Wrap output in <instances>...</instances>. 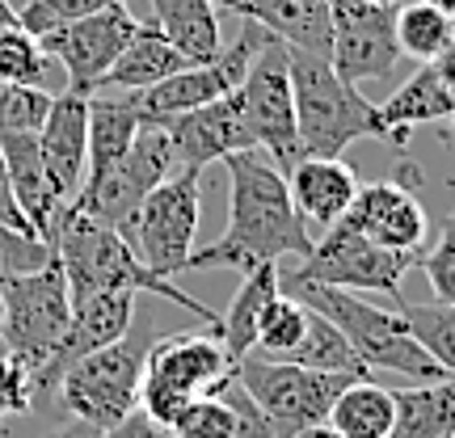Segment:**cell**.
Returning a JSON list of instances; mask_svg holds the SVG:
<instances>
[{"label": "cell", "mask_w": 455, "mask_h": 438, "mask_svg": "<svg viewBox=\"0 0 455 438\" xmlns=\"http://www.w3.org/2000/svg\"><path fill=\"white\" fill-rule=\"evenodd\" d=\"M447 438H455V430H451V434H447Z\"/></svg>", "instance_id": "49"}, {"label": "cell", "mask_w": 455, "mask_h": 438, "mask_svg": "<svg viewBox=\"0 0 455 438\" xmlns=\"http://www.w3.org/2000/svg\"><path fill=\"white\" fill-rule=\"evenodd\" d=\"M283 291L295 295L304 308L321 312L325 321H333L346 333V341L355 346V354L363 358V367H371V375H401L409 384L451 379L409 333V321L401 316V308H375L358 291H341V287L308 283V278L295 275H283Z\"/></svg>", "instance_id": "3"}, {"label": "cell", "mask_w": 455, "mask_h": 438, "mask_svg": "<svg viewBox=\"0 0 455 438\" xmlns=\"http://www.w3.org/2000/svg\"><path fill=\"white\" fill-rule=\"evenodd\" d=\"M232 371L249 388V396L261 405V413L270 418L278 438H295L304 430L325 426L341 388L363 379V375L346 371H312V367H299V362H287V358H266L258 350H249Z\"/></svg>", "instance_id": "6"}, {"label": "cell", "mask_w": 455, "mask_h": 438, "mask_svg": "<svg viewBox=\"0 0 455 438\" xmlns=\"http://www.w3.org/2000/svg\"><path fill=\"white\" fill-rule=\"evenodd\" d=\"M435 72H439V81L451 89V98H455V38L443 47V55L435 60Z\"/></svg>", "instance_id": "39"}, {"label": "cell", "mask_w": 455, "mask_h": 438, "mask_svg": "<svg viewBox=\"0 0 455 438\" xmlns=\"http://www.w3.org/2000/svg\"><path fill=\"white\" fill-rule=\"evenodd\" d=\"M152 341H156L152 329L131 325L127 338L76 358L55 388L60 409L93 430H114L118 422H127L140 409V384H144V362Z\"/></svg>", "instance_id": "5"}, {"label": "cell", "mask_w": 455, "mask_h": 438, "mask_svg": "<svg viewBox=\"0 0 455 438\" xmlns=\"http://www.w3.org/2000/svg\"><path fill=\"white\" fill-rule=\"evenodd\" d=\"M371 4H388V9H396V4H405V0H371Z\"/></svg>", "instance_id": "45"}, {"label": "cell", "mask_w": 455, "mask_h": 438, "mask_svg": "<svg viewBox=\"0 0 455 438\" xmlns=\"http://www.w3.org/2000/svg\"><path fill=\"white\" fill-rule=\"evenodd\" d=\"M304 329H308V308L295 299V295L278 291L270 304H266V312H261L258 321V354L266 358H287L299 346V338H304Z\"/></svg>", "instance_id": "32"}, {"label": "cell", "mask_w": 455, "mask_h": 438, "mask_svg": "<svg viewBox=\"0 0 455 438\" xmlns=\"http://www.w3.org/2000/svg\"><path fill=\"white\" fill-rule=\"evenodd\" d=\"M287 68H291L299 156H341L358 139L392 144L379 106L363 98L355 84L341 81L329 55L287 47Z\"/></svg>", "instance_id": "4"}, {"label": "cell", "mask_w": 455, "mask_h": 438, "mask_svg": "<svg viewBox=\"0 0 455 438\" xmlns=\"http://www.w3.org/2000/svg\"><path fill=\"white\" fill-rule=\"evenodd\" d=\"M181 68H190V60H186L152 21H140V30L131 34V43L123 47V55H118L114 68L101 76L98 93H140V89L173 76Z\"/></svg>", "instance_id": "22"}, {"label": "cell", "mask_w": 455, "mask_h": 438, "mask_svg": "<svg viewBox=\"0 0 455 438\" xmlns=\"http://www.w3.org/2000/svg\"><path fill=\"white\" fill-rule=\"evenodd\" d=\"M47 241H51V249H55L60 266H64L72 304H76V299H89V295H98V291H140V295H161L169 304L195 312L207 329L220 325V312L207 308L195 295H186L181 287H173V278L152 275L144 261H140V253L127 244L123 232L89 219V215L76 211L72 203L55 215V227H51Z\"/></svg>", "instance_id": "2"}, {"label": "cell", "mask_w": 455, "mask_h": 438, "mask_svg": "<svg viewBox=\"0 0 455 438\" xmlns=\"http://www.w3.org/2000/svg\"><path fill=\"white\" fill-rule=\"evenodd\" d=\"M278 291H283V270H278V261H261V266H253V270L241 278L236 295H232L228 308L220 312L215 338L224 341L232 367L258 346V321H261V312H266V304H270Z\"/></svg>", "instance_id": "21"}, {"label": "cell", "mask_w": 455, "mask_h": 438, "mask_svg": "<svg viewBox=\"0 0 455 438\" xmlns=\"http://www.w3.org/2000/svg\"><path fill=\"white\" fill-rule=\"evenodd\" d=\"M418 270L426 275L435 299H443V304H451L455 308V207H451V215L443 219L439 241L430 244V249H422Z\"/></svg>", "instance_id": "36"}, {"label": "cell", "mask_w": 455, "mask_h": 438, "mask_svg": "<svg viewBox=\"0 0 455 438\" xmlns=\"http://www.w3.org/2000/svg\"><path fill=\"white\" fill-rule=\"evenodd\" d=\"M287 190H291V203L304 215V224L325 232L350 211L358 195V178L341 156H299L287 169Z\"/></svg>", "instance_id": "18"}, {"label": "cell", "mask_w": 455, "mask_h": 438, "mask_svg": "<svg viewBox=\"0 0 455 438\" xmlns=\"http://www.w3.org/2000/svg\"><path fill=\"white\" fill-rule=\"evenodd\" d=\"M198 219H203V169H173L140 203L123 236L152 275L178 278L190 275V253L198 249Z\"/></svg>", "instance_id": "7"}, {"label": "cell", "mask_w": 455, "mask_h": 438, "mask_svg": "<svg viewBox=\"0 0 455 438\" xmlns=\"http://www.w3.org/2000/svg\"><path fill=\"white\" fill-rule=\"evenodd\" d=\"M0 325H4V295H0Z\"/></svg>", "instance_id": "46"}, {"label": "cell", "mask_w": 455, "mask_h": 438, "mask_svg": "<svg viewBox=\"0 0 455 438\" xmlns=\"http://www.w3.org/2000/svg\"><path fill=\"white\" fill-rule=\"evenodd\" d=\"M329 64L346 84L388 81L401 64L396 9L371 0H333V47Z\"/></svg>", "instance_id": "14"}, {"label": "cell", "mask_w": 455, "mask_h": 438, "mask_svg": "<svg viewBox=\"0 0 455 438\" xmlns=\"http://www.w3.org/2000/svg\"><path fill=\"white\" fill-rule=\"evenodd\" d=\"M55 60H51L43 43L34 38L21 21L0 30V84H26V89H47L55 76Z\"/></svg>", "instance_id": "30"}, {"label": "cell", "mask_w": 455, "mask_h": 438, "mask_svg": "<svg viewBox=\"0 0 455 438\" xmlns=\"http://www.w3.org/2000/svg\"><path fill=\"white\" fill-rule=\"evenodd\" d=\"M114 4H127V0H26V4L17 9V21L38 38V34L55 30V26L93 17V13H101V9H114Z\"/></svg>", "instance_id": "35"}, {"label": "cell", "mask_w": 455, "mask_h": 438, "mask_svg": "<svg viewBox=\"0 0 455 438\" xmlns=\"http://www.w3.org/2000/svg\"><path fill=\"white\" fill-rule=\"evenodd\" d=\"M430 4H435V9H443V13H451V17H455V0H430Z\"/></svg>", "instance_id": "44"}, {"label": "cell", "mask_w": 455, "mask_h": 438, "mask_svg": "<svg viewBox=\"0 0 455 438\" xmlns=\"http://www.w3.org/2000/svg\"><path fill=\"white\" fill-rule=\"evenodd\" d=\"M409 181H413V173L358 186L355 203H350V211L341 215V219H350L363 236H371L375 244H384L392 253L422 258L430 224H426V211H422V203H418V195H413Z\"/></svg>", "instance_id": "15"}, {"label": "cell", "mask_w": 455, "mask_h": 438, "mask_svg": "<svg viewBox=\"0 0 455 438\" xmlns=\"http://www.w3.org/2000/svg\"><path fill=\"white\" fill-rule=\"evenodd\" d=\"M38 152L47 164V178L60 203H72L84 186V161H89V98L60 89L51 98V110L38 127Z\"/></svg>", "instance_id": "17"}, {"label": "cell", "mask_w": 455, "mask_h": 438, "mask_svg": "<svg viewBox=\"0 0 455 438\" xmlns=\"http://www.w3.org/2000/svg\"><path fill=\"white\" fill-rule=\"evenodd\" d=\"M241 17L258 21L291 51L329 55L333 47V0H244Z\"/></svg>", "instance_id": "20"}, {"label": "cell", "mask_w": 455, "mask_h": 438, "mask_svg": "<svg viewBox=\"0 0 455 438\" xmlns=\"http://www.w3.org/2000/svg\"><path fill=\"white\" fill-rule=\"evenodd\" d=\"M212 4H215V9H232V13H241L244 0H212Z\"/></svg>", "instance_id": "43"}, {"label": "cell", "mask_w": 455, "mask_h": 438, "mask_svg": "<svg viewBox=\"0 0 455 438\" xmlns=\"http://www.w3.org/2000/svg\"><path fill=\"white\" fill-rule=\"evenodd\" d=\"M173 438H244V430L236 409L220 392H203L181 409V418L173 422Z\"/></svg>", "instance_id": "33"}, {"label": "cell", "mask_w": 455, "mask_h": 438, "mask_svg": "<svg viewBox=\"0 0 455 438\" xmlns=\"http://www.w3.org/2000/svg\"><path fill=\"white\" fill-rule=\"evenodd\" d=\"M152 26L190 60V64H212L224 51L220 17L212 0H152Z\"/></svg>", "instance_id": "25"}, {"label": "cell", "mask_w": 455, "mask_h": 438, "mask_svg": "<svg viewBox=\"0 0 455 438\" xmlns=\"http://www.w3.org/2000/svg\"><path fill=\"white\" fill-rule=\"evenodd\" d=\"M228 169V227L207 249L190 253V270H236L249 275L261 261L308 258L312 236L304 215L295 211L287 173L261 147L232 152Z\"/></svg>", "instance_id": "1"}, {"label": "cell", "mask_w": 455, "mask_h": 438, "mask_svg": "<svg viewBox=\"0 0 455 438\" xmlns=\"http://www.w3.org/2000/svg\"><path fill=\"white\" fill-rule=\"evenodd\" d=\"M396 304H401V316L409 321V333L418 338V346L455 379V308L443 299H430V304L396 299Z\"/></svg>", "instance_id": "31"}, {"label": "cell", "mask_w": 455, "mask_h": 438, "mask_svg": "<svg viewBox=\"0 0 455 438\" xmlns=\"http://www.w3.org/2000/svg\"><path fill=\"white\" fill-rule=\"evenodd\" d=\"M135 30H140V17L131 13L127 4H114V9H101L93 17H81V21H68V26L38 34V43L60 64L68 93L89 98V93H98L101 76L114 68V60L123 55V47L131 43Z\"/></svg>", "instance_id": "13"}, {"label": "cell", "mask_w": 455, "mask_h": 438, "mask_svg": "<svg viewBox=\"0 0 455 438\" xmlns=\"http://www.w3.org/2000/svg\"><path fill=\"white\" fill-rule=\"evenodd\" d=\"M13 4H17V9H21V4H26V0H13Z\"/></svg>", "instance_id": "48"}, {"label": "cell", "mask_w": 455, "mask_h": 438, "mask_svg": "<svg viewBox=\"0 0 455 438\" xmlns=\"http://www.w3.org/2000/svg\"><path fill=\"white\" fill-rule=\"evenodd\" d=\"M405 270H418V258L392 253L384 244H375L371 236H363L350 219H338L312 241V253L299 258V270H291V275L308 278V283H325V287H341V291H375L401 299Z\"/></svg>", "instance_id": "9"}, {"label": "cell", "mask_w": 455, "mask_h": 438, "mask_svg": "<svg viewBox=\"0 0 455 438\" xmlns=\"http://www.w3.org/2000/svg\"><path fill=\"white\" fill-rule=\"evenodd\" d=\"M232 371L224 341L215 338V329L207 333H169V338L152 341L144 362V384H140V409L164 430H173L181 418V409L195 396L212 392L224 375Z\"/></svg>", "instance_id": "8"}, {"label": "cell", "mask_w": 455, "mask_h": 438, "mask_svg": "<svg viewBox=\"0 0 455 438\" xmlns=\"http://www.w3.org/2000/svg\"><path fill=\"white\" fill-rule=\"evenodd\" d=\"M51 258H55V249H51L47 236L0 224V287L13 283V278L38 275Z\"/></svg>", "instance_id": "34"}, {"label": "cell", "mask_w": 455, "mask_h": 438, "mask_svg": "<svg viewBox=\"0 0 455 438\" xmlns=\"http://www.w3.org/2000/svg\"><path fill=\"white\" fill-rule=\"evenodd\" d=\"M0 224L21 227V232H34L30 219H26V215H21V207H17V195H13V181H9V164H4V152H0Z\"/></svg>", "instance_id": "38"}, {"label": "cell", "mask_w": 455, "mask_h": 438, "mask_svg": "<svg viewBox=\"0 0 455 438\" xmlns=\"http://www.w3.org/2000/svg\"><path fill=\"white\" fill-rule=\"evenodd\" d=\"M451 38H455V17L435 9L430 0L396 4V43H401V55L418 60V64H435Z\"/></svg>", "instance_id": "28"}, {"label": "cell", "mask_w": 455, "mask_h": 438, "mask_svg": "<svg viewBox=\"0 0 455 438\" xmlns=\"http://www.w3.org/2000/svg\"><path fill=\"white\" fill-rule=\"evenodd\" d=\"M295 438H316V430H304V434H295Z\"/></svg>", "instance_id": "47"}, {"label": "cell", "mask_w": 455, "mask_h": 438, "mask_svg": "<svg viewBox=\"0 0 455 438\" xmlns=\"http://www.w3.org/2000/svg\"><path fill=\"white\" fill-rule=\"evenodd\" d=\"M455 114L451 89L439 81L435 64L418 68L388 101H379V118L392 135V147H409V131L430 127V123H447Z\"/></svg>", "instance_id": "23"}, {"label": "cell", "mask_w": 455, "mask_h": 438, "mask_svg": "<svg viewBox=\"0 0 455 438\" xmlns=\"http://www.w3.org/2000/svg\"><path fill=\"white\" fill-rule=\"evenodd\" d=\"M140 114L127 93H89V161H84V186L98 181L106 169L127 156V147L140 135Z\"/></svg>", "instance_id": "24"}, {"label": "cell", "mask_w": 455, "mask_h": 438, "mask_svg": "<svg viewBox=\"0 0 455 438\" xmlns=\"http://www.w3.org/2000/svg\"><path fill=\"white\" fill-rule=\"evenodd\" d=\"M9 26H17V4L13 0H0V30H9Z\"/></svg>", "instance_id": "41"}, {"label": "cell", "mask_w": 455, "mask_h": 438, "mask_svg": "<svg viewBox=\"0 0 455 438\" xmlns=\"http://www.w3.org/2000/svg\"><path fill=\"white\" fill-rule=\"evenodd\" d=\"M392 422H396L392 388L371 384V379H355V384H346L341 396L333 401L325 426L338 438H388Z\"/></svg>", "instance_id": "27"}, {"label": "cell", "mask_w": 455, "mask_h": 438, "mask_svg": "<svg viewBox=\"0 0 455 438\" xmlns=\"http://www.w3.org/2000/svg\"><path fill=\"white\" fill-rule=\"evenodd\" d=\"M443 139H447V147H451V152H455V114H451V118H447V131H443Z\"/></svg>", "instance_id": "42"}, {"label": "cell", "mask_w": 455, "mask_h": 438, "mask_svg": "<svg viewBox=\"0 0 455 438\" xmlns=\"http://www.w3.org/2000/svg\"><path fill=\"white\" fill-rule=\"evenodd\" d=\"M173 169H178V161H173L169 131L156 127V123H144L140 135H135V144L127 147V156L114 164V169H106L98 181L81 186V195L72 198V207L84 211L89 219H98V224L114 227V232H123L131 224V215L140 211V203Z\"/></svg>", "instance_id": "11"}, {"label": "cell", "mask_w": 455, "mask_h": 438, "mask_svg": "<svg viewBox=\"0 0 455 438\" xmlns=\"http://www.w3.org/2000/svg\"><path fill=\"white\" fill-rule=\"evenodd\" d=\"M51 438H98V430H93V426H84V422H76V418H68V422L60 426Z\"/></svg>", "instance_id": "40"}, {"label": "cell", "mask_w": 455, "mask_h": 438, "mask_svg": "<svg viewBox=\"0 0 455 438\" xmlns=\"http://www.w3.org/2000/svg\"><path fill=\"white\" fill-rule=\"evenodd\" d=\"M287 362H299V367H312V371H346V375H363L367 379V367H363V358L355 354V346L346 341L333 321H325L321 312L308 308V329H304V338L295 346Z\"/></svg>", "instance_id": "29"}, {"label": "cell", "mask_w": 455, "mask_h": 438, "mask_svg": "<svg viewBox=\"0 0 455 438\" xmlns=\"http://www.w3.org/2000/svg\"><path fill=\"white\" fill-rule=\"evenodd\" d=\"M0 152H4V164H9V181H13L21 215L30 219L38 236H51L55 215L64 211L68 203H60V195H55V186L47 178V164H43V152H38V131L0 135Z\"/></svg>", "instance_id": "19"}, {"label": "cell", "mask_w": 455, "mask_h": 438, "mask_svg": "<svg viewBox=\"0 0 455 438\" xmlns=\"http://www.w3.org/2000/svg\"><path fill=\"white\" fill-rule=\"evenodd\" d=\"M0 295H4L0 338H4V346L13 354H21L38 371L60 350V341L68 333V321H72V295H68L64 266H60V258H51L38 275L4 283Z\"/></svg>", "instance_id": "10"}, {"label": "cell", "mask_w": 455, "mask_h": 438, "mask_svg": "<svg viewBox=\"0 0 455 438\" xmlns=\"http://www.w3.org/2000/svg\"><path fill=\"white\" fill-rule=\"evenodd\" d=\"M241 110L249 118V131L258 147L287 173L299 161V131H295V93H291V68H287V43H278L275 34H266L253 64L244 72Z\"/></svg>", "instance_id": "12"}, {"label": "cell", "mask_w": 455, "mask_h": 438, "mask_svg": "<svg viewBox=\"0 0 455 438\" xmlns=\"http://www.w3.org/2000/svg\"><path fill=\"white\" fill-rule=\"evenodd\" d=\"M164 131H169L178 169H207V164H215V161H228L232 152L258 147L236 93L215 98V101H207V106H198V110L181 114L173 123H164Z\"/></svg>", "instance_id": "16"}, {"label": "cell", "mask_w": 455, "mask_h": 438, "mask_svg": "<svg viewBox=\"0 0 455 438\" xmlns=\"http://www.w3.org/2000/svg\"><path fill=\"white\" fill-rule=\"evenodd\" d=\"M396 422L388 438H447L455 430V379L392 388Z\"/></svg>", "instance_id": "26"}, {"label": "cell", "mask_w": 455, "mask_h": 438, "mask_svg": "<svg viewBox=\"0 0 455 438\" xmlns=\"http://www.w3.org/2000/svg\"><path fill=\"white\" fill-rule=\"evenodd\" d=\"M38 409L34 396V367L21 354H0V418L9 413H30Z\"/></svg>", "instance_id": "37"}]
</instances>
